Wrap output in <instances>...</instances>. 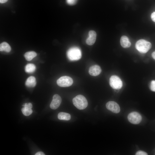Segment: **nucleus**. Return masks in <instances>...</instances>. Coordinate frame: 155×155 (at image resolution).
<instances>
[{"label":"nucleus","mask_w":155,"mask_h":155,"mask_svg":"<svg viewBox=\"0 0 155 155\" xmlns=\"http://www.w3.org/2000/svg\"><path fill=\"white\" fill-rule=\"evenodd\" d=\"M61 102V99L60 96L57 94H55L53 96L50 107L52 109H56L59 107Z\"/></svg>","instance_id":"obj_8"},{"label":"nucleus","mask_w":155,"mask_h":155,"mask_svg":"<svg viewBox=\"0 0 155 155\" xmlns=\"http://www.w3.org/2000/svg\"><path fill=\"white\" fill-rule=\"evenodd\" d=\"M73 102L78 109L83 110L88 105V102L86 98L83 95H78L73 99Z\"/></svg>","instance_id":"obj_2"},{"label":"nucleus","mask_w":155,"mask_h":155,"mask_svg":"<svg viewBox=\"0 0 155 155\" xmlns=\"http://www.w3.org/2000/svg\"><path fill=\"white\" fill-rule=\"evenodd\" d=\"M147 154L146 152L142 151H138L135 154L136 155H146Z\"/></svg>","instance_id":"obj_20"},{"label":"nucleus","mask_w":155,"mask_h":155,"mask_svg":"<svg viewBox=\"0 0 155 155\" xmlns=\"http://www.w3.org/2000/svg\"><path fill=\"white\" fill-rule=\"evenodd\" d=\"M21 110L23 114L26 116H28L30 115L32 112V110L31 108H29L26 106H24V107L22 108Z\"/></svg>","instance_id":"obj_17"},{"label":"nucleus","mask_w":155,"mask_h":155,"mask_svg":"<svg viewBox=\"0 0 155 155\" xmlns=\"http://www.w3.org/2000/svg\"><path fill=\"white\" fill-rule=\"evenodd\" d=\"M36 81L35 77L30 76L28 77L25 82L26 85L28 87H33L36 85Z\"/></svg>","instance_id":"obj_12"},{"label":"nucleus","mask_w":155,"mask_h":155,"mask_svg":"<svg viewBox=\"0 0 155 155\" xmlns=\"http://www.w3.org/2000/svg\"><path fill=\"white\" fill-rule=\"evenodd\" d=\"M152 58L155 60V51L152 53Z\"/></svg>","instance_id":"obj_24"},{"label":"nucleus","mask_w":155,"mask_h":155,"mask_svg":"<svg viewBox=\"0 0 155 155\" xmlns=\"http://www.w3.org/2000/svg\"><path fill=\"white\" fill-rule=\"evenodd\" d=\"M11 50V48L9 44L6 42H3L0 44V51L9 52Z\"/></svg>","instance_id":"obj_14"},{"label":"nucleus","mask_w":155,"mask_h":155,"mask_svg":"<svg viewBox=\"0 0 155 155\" xmlns=\"http://www.w3.org/2000/svg\"><path fill=\"white\" fill-rule=\"evenodd\" d=\"M35 155H45L42 152H37L35 154Z\"/></svg>","instance_id":"obj_23"},{"label":"nucleus","mask_w":155,"mask_h":155,"mask_svg":"<svg viewBox=\"0 0 155 155\" xmlns=\"http://www.w3.org/2000/svg\"><path fill=\"white\" fill-rule=\"evenodd\" d=\"M23 106L27 107L30 108H32V104L31 103H26Z\"/></svg>","instance_id":"obj_21"},{"label":"nucleus","mask_w":155,"mask_h":155,"mask_svg":"<svg viewBox=\"0 0 155 155\" xmlns=\"http://www.w3.org/2000/svg\"><path fill=\"white\" fill-rule=\"evenodd\" d=\"M120 44L121 46L124 48H127L131 46V43L129 39L126 36H122L120 39Z\"/></svg>","instance_id":"obj_11"},{"label":"nucleus","mask_w":155,"mask_h":155,"mask_svg":"<svg viewBox=\"0 0 155 155\" xmlns=\"http://www.w3.org/2000/svg\"><path fill=\"white\" fill-rule=\"evenodd\" d=\"M135 46L139 52L145 53L151 48L152 45L150 42L147 41L144 39H140L136 42Z\"/></svg>","instance_id":"obj_3"},{"label":"nucleus","mask_w":155,"mask_h":155,"mask_svg":"<svg viewBox=\"0 0 155 155\" xmlns=\"http://www.w3.org/2000/svg\"><path fill=\"white\" fill-rule=\"evenodd\" d=\"M67 54L68 58L71 61L79 60L81 59L82 56L81 49L76 46L70 48L67 51Z\"/></svg>","instance_id":"obj_1"},{"label":"nucleus","mask_w":155,"mask_h":155,"mask_svg":"<svg viewBox=\"0 0 155 155\" xmlns=\"http://www.w3.org/2000/svg\"><path fill=\"white\" fill-rule=\"evenodd\" d=\"M151 18L152 20L155 22V11L153 12L151 14Z\"/></svg>","instance_id":"obj_22"},{"label":"nucleus","mask_w":155,"mask_h":155,"mask_svg":"<svg viewBox=\"0 0 155 155\" xmlns=\"http://www.w3.org/2000/svg\"><path fill=\"white\" fill-rule=\"evenodd\" d=\"M37 55L36 53L33 51L26 52L24 55V57L26 60L29 61H31Z\"/></svg>","instance_id":"obj_15"},{"label":"nucleus","mask_w":155,"mask_h":155,"mask_svg":"<svg viewBox=\"0 0 155 155\" xmlns=\"http://www.w3.org/2000/svg\"><path fill=\"white\" fill-rule=\"evenodd\" d=\"M58 118L60 120L68 121L70 119L71 115L68 113L61 112L58 114Z\"/></svg>","instance_id":"obj_13"},{"label":"nucleus","mask_w":155,"mask_h":155,"mask_svg":"<svg viewBox=\"0 0 155 155\" xmlns=\"http://www.w3.org/2000/svg\"><path fill=\"white\" fill-rule=\"evenodd\" d=\"M73 83L72 79L67 76H62L57 81V84L61 87H65L71 86Z\"/></svg>","instance_id":"obj_4"},{"label":"nucleus","mask_w":155,"mask_h":155,"mask_svg":"<svg viewBox=\"0 0 155 155\" xmlns=\"http://www.w3.org/2000/svg\"><path fill=\"white\" fill-rule=\"evenodd\" d=\"M96 37V33L94 30L90 31L88 33V36L86 40V44L92 45L95 43Z\"/></svg>","instance_id":"obj_9"},{"label":"nucleus","mask_w":155,"mask_h":155,"mask_svg":"<svg viewBox=\"0 0 155 155\" xmlns=\"http://www.w3.org/2000/svg\"><path fill=\"white\" fill-rule=\"evenodd\" d=\"M8 0H0V2L1 3H4L6 2Z\"/></svg>","instance_id":"obj_25"},{"label":"nucleus","mask_w":155,"mask_h":155,"mask_svg":"<svg viewBox=\"0 0 155 155\" xmlns=\"http://www.w3.org/2000/svg\"><path fill=\"white\" fill-rule=\"evenodd\" d=\"M101 72L100 67L98 65H94L91 66L89 68L88 72L92 76H96L100 74Z\"/></svg>","instance_id":"obj_10"},{"label":"nucleus","mask_w":155,"mask_h":155,"mask_svg":"<svg viewBox=\"0 0 155 155\" xmlns=\"http://www.w3.org/2000/svg\"><path fill=\"white\" fill-rule=\"evenodd\" d=\"M109 84L112 88L116 90L120 89L123 86V83L120 78L115 75H112L110 78Z\"/></svg>","instance_id":"obj_5"},{"label":"nucleus","mask_w":155,"mask_h":155,"mask_svg":"<svg viewBox=\"0 0 155 155\" xmlns=\"http://www.w3.org/2000/svg\"><path fill=\"white\" fill-rule=\"evenodd\" d=\"M36 69L35 65L32 63L27 64L25 67V71L28 73H33L35 71Z\"/></svg>","instance_id":"obj_16"},{"label":"nucleus","mask_w":155,"mask_h":155,"mask_svg":"<svg viewBox=\"0 0 155 155\" xmlns=\"http://www.w3.org/2000/svg\"><path fill=\"white\" fill-rule=\"evenodd\" d=\"M127 118L131 123L135 124L139 123L142 119L141 115L139 113L135 112H132L129 114Z\"/></svg>","instance_id":"obj_6"},{"label":"nucleus","mask_w":155,"mask_h":155,"mask_svg":"<svg viewBox=\"0 0 155 155\" xmlns=\"http://www.w3.org/2000/svg\"><path fill=\"white\" fill-rule=\"evenodd\" d=\"M106 106L108 109L114 113H117L120 111V109L119 105L114 101H108L106 103Z\"/></svg>","instance_id":"obj_7"},{"label":"nucleus","mask_w":155,"mask_h":155,"mask_svg":"<svg viewBox=\"0 0 155 155\" xmlns=\"http://www.w3.org/2000/svg\"><path fill=\"white\" fill-rule=\"evenodd\" d=\"M78 0H66L68 4L70 5H73L77 3Z\"/></svg>","instance_id":"obj_19"},{"label":"nucleus","mask_w":155,"mask_h":155,"mask_svg":"<svg viewBox=\"0 0 155 155\" xmlns=\"http://www.w3.org/2000/svg\"><path fill=\"white\" fill-rule=\"evenodd\" d=\"M150 88L152 91L155 92V80H152L151 82Z\"/></svg>","instance_id":"obj_18"}]
</instances>
